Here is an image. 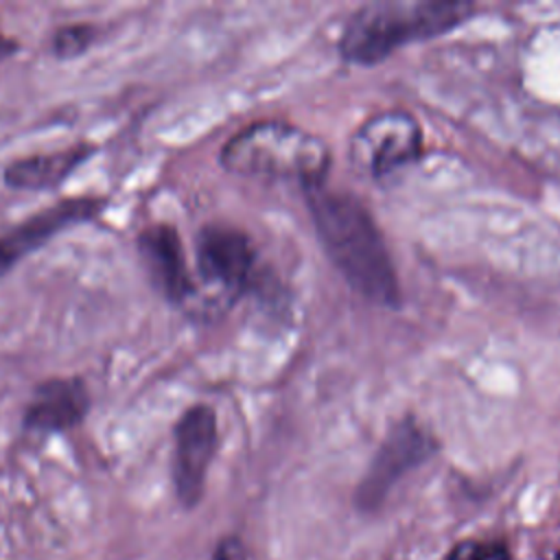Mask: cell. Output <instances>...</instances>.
<instances>
[{
	"instance_id": "ba28073f",
	"label": "cell",
	"mask_w": 560,
	"mask_h": 560,
	"mask_svg": "<svg viewBox=\"0 0 560 560\" xmlns=\"http://www.w3.org/2000/svg\"><path fill=\"white\" fill-rule=\"evenodd\" d=\"M90 407V389L81 376H50L33 387L22 411V427L39 435L63 433L77 429Z\"/></svg>"
},
{
	"instance_id": "52a82bcc",
	"label": "cell",
	"mask_w": 560,
	"mask_h": 560,
	"mask_svg": "<svg viewBox=\"0 0 560 560\" xmlns=\"http://www.w3.org/2000/svg\"><path fill=\"white\" fill-rule=\"evenodd\" d=\"M140 265L160 298L173 306H186L195 300L197 287L188 267L182 236L171 223H149L136 234Z\"/></svg>"
},
{
	"instance_id": "2e32d148",
	"label": "cell",
	"mask_w": 560,
	"mask_h": 560,
	"mask_svg": "<svg viewBox=\"0 0 560 560\" xmlns=\"http://www.w3.org/2000/svg\"><path fill=\"white\" fill-rule=\"evenodd\" d=\"M15 50H18V42L11 39L9 35L0 33V61H4V59H9L11 55H15Z\"/></svg>"
},
{
	"instance_id": "30bf717a",
	"label": "cell",
	"mask_w": 560,
	"mask_h": 560,
	"mask_svg": "<svg viewBox=\"0 0 560 560\" xmlns=\"http://www.w3.org/2000/svg\"><path fill=\"white\" fill-rule=\"evenodd\" d=\"M107 203L109 199L105 195L61 197L15 223L4 236L24 258L26 254L48 245L63 230L96 219L107 208Z\"/></svg>"
},
{
	"instance_id": "6da1fadb",
	"label": "cell",
	"mask_w": 560,
	"mask_h": 560,
	"mask_svg": "<svg viewBox=\"0 0 560 560\" xmlns=\"http://www.w3.org/2000/svg\"><path fill=\"white\" fill-rule=\"evenodd\" d=\"M322 245L350 287L363 298L394 306L398 280L387 245L361 201L348 192L315 186L306 190Z\"/></svg>"
},
{
	"instance_id": "4fadbf2b",
	"label": "cell",
	"mask_w": 560,
	"mask_h": 560,
	"mask_svg": "<svg viewBox=\"0 0 560 560\" xmlns=\"http://www.w3.org/2000/svg\"><path fill=\"white\" fill-rule=\"evenodd\" d=\"M448 560H510L508 551L499 542H464Z\"/></svg>"
},
{
	"instance_id": "8992f818",
	"label": "cell",
	"mask_w": 560,
	"mask_h": 560,
	"mask_svg": "<svg viewBox=\"0 0 560 560\" xmlns=\"http://www.w3.org/2000/svg\"><path fill=\"white\" fill-rule=\"evenodd\" d=\"M197 271L221 298L236 300L254 278L256 252L249 236L232 225L208 223L195 238Z\"/></svg>"
},
{
	"instance_id": "9a60e30c",
	"label": "cell",
	"mask_w": 560,
	"mask_h": 560,
	"mask_svg": "<svg viewBox=\"0 0 560 560\" xmlns=\"http://www.w3.org/2000/svg\"><path fill=\"white\" fill-rule=\"evenodd\" d=\"M212 560H245L243 547L236 538H223L212 556Z\"/></svg>"
},
{
	"instance_id": "277c9868",
	"label": "cell",
	"mask_w": 560,
	"mask_h": 560,
	"mask_svg": "<svg viewBox=\"0 0 560 560\" xmlns=\"http://www.w3.org/2000/svg\"><path fill=\"white\" fill-rule=\"evenodd\" d=\"M422 151L418 120L400 109H387L368 118L350 140V162L357 171L383 177L409 164Z\"/></svg>"
},
{
	"instance_id": "5b68a950",
	"label": "cell",
	"mask_w": 560,
	"mask_h": 560,
	"mask_svg": "<svg viewBox=\"0 0 560 560\" xmlns=\"http://www.w3.org/2000/svg\"><path fill=\"white\" fill-rule=\"evenodd\" d=\"M219 427L210 405H190L173 427V488L184 508L203 497L208 468L217 453Z\"/></svg>"
},
{
	"instance_id": "5bb4252c",
	"label": "cell",
	"mask_w": 560,
	"mask_h": 560,
	"mask_svg": "<svg viewBox=\"0 0 560 560\" xmlns=\"http://www.w3.org/2000/svg\"><path fill=\"white\" fill-rule=\"evenodd\" d=\"M22 260L20 252L9 243V238L0 236V278H4L18 262Z\"/></svg>"
},
{
	"instance_id": "9c48e42d",
	"label": "cell",
	"mask_w": 560,
	"mask_h": 560,
	"mask_svg": "<svg viewBox=\"0 0 560 560\" xmlns=\"http://www.w3.org/2000/svg\"><path fill=\"white\" fill-rule=\"evenodd\" d=\"M433 451V440L411 420L398 422L381 451L376 453L363 483L359 486V503L363 508H374L389 492L392 483H396L409 468L418 466Z\"/></svg>"
},
{
	"instance_id": "8fae6325",
	"label": "cell",
	"mask_w": 560,
	"mask_h": 560,
	"mask_svg": "<svg viewBox=\"0 0 560 560\" xmlns=\"http://www.w3.org/2000/svg\"><path fill=\"white\" fill-rule=\"evenodd\" d=\"M94 153L96 144L81 140L57 151L15 158L4 166L2 179L13 190H52L66 184Z\"/></svg>"
},
{
	"instance_id": "7a4b0ae2",
	"label": "cell",
	"mask_w": 560,
	"mask_h": 560,
	"mask_svg": "<svg viewBox=\"0 0 560 560\" xmlns=\"http://www.w3.org/2000/svg\"><path fill=\"white\" fill-rule=\"evenodd\" d=\"M225 171L258 179H293L304 190L324 186L330 149L328 144L291 122L260 120L236 131L219 153Z\"/></svg>"
},
{
	"instance_id": "7c38bea8",
	"label": "cell",
	"mask_w": 560,
	"mask_h": 560,
	"mask_svg": "<svg viewBox=\"0 0 560 560\" xmlns=\"http://www.w3.org/2000/svg\"><path fill=\"white\" fill-rule=\"evenodd\" d=\"M98 37V28L90 22H70L52 31L50 52L57 59H77L85 55Z\"/></svg>"
},
{
	"instance_id": "3957f363",
	"label": "cell",
	"mask_w": 560,
	"mask_h": 560,
	"mask_svg": "<svg viewBox=\"0 0 560 560\" xmlns=\"http://www.w3.org/2000/svg\"><path fill=\"white\" fill-rule=\"evenodd\" d=\"M472 13L462 0H387L361 7L346 24L339 50L352 63H376L400 46L451 31Z\"/></svg>"
}]
</instances>
